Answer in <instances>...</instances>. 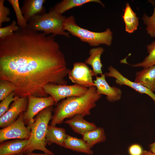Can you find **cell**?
Instances as JSON below:
<instances>
[{"instance_id":"obj_1","label":"cell","mask_w":155,"mask_h":155,"mask_svg":"<svg viewBox=\"0 0 155 155\" xmlns=\"http://www.w3.org/2000/svg\"><path fill=\"white\" fill-rule=\"evenodd\" d=\"M69 70L52 34L26 28L0 38V80L16 86L15 96L47 97L44 87L66 85Z\"/></svg>"},{"instance_id":"obj_2","label":"cell","mask_w":155,"mask_h":155,"mask_svg":"<svg viewBox=\"0 0 155 155\" xmlns=\"http://www.w3.org/2000/svg\"><path fill=\"white\" fill-rule=\"evenodd\" d=\"M95 86L88 88L86 92L80 96L68 97L58 102L53 110L51 125L55 126L62 123L65 119L70 118L77 115L84 117L90 114V110L96 105L101 98Z\"/></svg>"},{"instance_id":"obj_3","label":"cell","mask_w":155,"mask_h":155,"mask_svg":"<svg viewBox=\"0 0 155 155\" xmlns=\"http://www.w3.org/2000/svg\"><path fill=\"white\" fill-rule=\"evenodd\" d=\"M53 111V106L49 107L39 112L34 117V122L29 126L30 135L23 154L38 150L50 155H54L51 151L46 148L45 140L47 128L52 118Z\"/></svg>"},{"instance_id":"obj_4","label":"cell","mask_w":155,"mask_h":155,"mask_svg":"<svg viewBox=\"0 0 155 155\" xmlns=\"http://www.w3.org/2000/svg\"><path fill=\"white\" fill-rule=\"evenodd\" d=\"M66 17L57 13L52 8L48 13L36 15L28 22L27 28L37 32L42 31L46 35L52 34L69 38V33L63 28V24Z\"/></svg>"},{"instance_id":"obj_5","label":"cell","mask_w":155,"mask_h":155,"mask_svg":"<svg viewBox=\"0 0 155 155\" xmlns=\"http://www.w3.org/2000/svg\"><path fill=\"white\" fill-rule=\"evenodd\" d=\"M63 28L69 34L92 46L100 44L109 46L112 43L113 32L110 29L107 28L105 31L100 32L90 31L79 26L72 15L66 17L63 22Z\"/></svg>"},{"instance_id":"obj_6","label":"cell","mask_w":155,"mask_h":155,"mask_svg":"<svg viewBox=\"0 0 155 155\" xmlns=\"http://www.w3.org/2000/svg\"><path fill=\"white\" fill-rule=\"evenodd\" d=\"M88 89L76 84L67 85L49 84L44 87L45 92L53 98L55 105L60 100L65 98L83 95L86 92Z\"/></svg>"},{"instance_id":"obj_7","label":"cell","mask_w":155,"mask_h":155,"mask_svg":"<svg viewBox=\"0 0 155 155\" xmlns=\"http://www.w3.org/2000/svg\"><path fill=\"white\" fill-rule=\"evenodd\" d=\"M24 113L9 126L0 130V142L9 140H28L30 135V128L26 126L24 120Z\"/></svg>"},{"instance_id":"obj_8","label":"cell","mask_w":155,"mask_h":155,"mask_svg":"<svg viewBox=\"0 0 155 155\" xmlns=\"http://www.w3.org/2000/svg\"><path fill=\"white\" fill-rule=\"evenodd\" d=\"M27 97L28 107L24 114V122L27 126H30L33 123L35 117L40 111L55 105L54 100L51 96L39 97L30 95Z\"/></svg>"},{"instance_id":"obj_9","label":"cell","mask_w":155,"mask_h":155,"mask_svg":"<svg viewBox=\"0 0 155 155\" xmlns=\"http://www.w3.org/2000/svg\"><path fill=\"white\" fill-rule=\"evenodd\" d=\"M68 75L70 80L75 84L87 88L95 86L92 79L94 76L92 71L85 63H74Z\"/></svg>"},{"instance_id":"obj_10","label":"cell","mask_w":155,"mask_h":155,"mask_svg":"<svg viewBox=\"0 0 155 155\" xmlns=\"http://www.w3.org/2000/svg\"><path fill=\"white\" fill-rule=\"evenodd\" d=\"M16 96L15 100L11 103L7 111L0 117V127L5 128L14 122L20 114L25 112L27 109L28 97Z\"/></svg>"},{"instance_id":"obj_11","label":"cell","mask_w":155,"mask_h":155,"mask_svg":"<svg viewBox=\"0 0 155 155\" xmlns=\"http://www.w3.org/2000/svg\"><path fill=\"white\" fill-rule=\"evenodd\" d=\"M108 71L105 73L104 74L106 76L115 78V82L117 84L129 86L141 94L148 95L155 101V94L148 88L139 83L130 81L111 65L108 68Z\"/></svg>"},{"instance_id":"obj_12","label":"cell","mask_w":155,"mask_h":155,"mask_svg":"<svg viewBox=\"0 0 155 155\" xmlns=\"http://www.w3.org/2000/svg\"><path fill=\"white\" fill-rule=\"evenodd\" d=\"M104 74L100 76H96L94 80L97 93L106 96L109 102H113L119 100L122 96V92L119 88L110 86L106 80Z\"/></svg>"},{"instance_id":"obj_13","label":"cell","mask_w":155,"mask_h":155,"mask_svg":"<svg viewBox=\"0 0 155 155\" xmlns=\"http://www.w3.org/2000/svg\"><path fill=\"white\" fill-rule=\"evenodd\" d=\"M45 0H25L21 9L27 22L34 16L45 13L46 11L43 4Z\"/></svg>"},{"instance_id":"obj_14","label":"cell","mask_w":155,"mask_h":155,"mask_svg":"<svg viewBox=\"0 0 155 155\" xmlns=\"http://www.w3.org/2000/svg\"><path fill=\"white\" fill-rule=\"evenodd\" d=\"M135 82L148 88L152 92L155 91V65L144 68L135 73Z\"/></svg>"},{"instance_id":"obj_15","label":"cell","mask_w":155,"mask_h":155,"mask_svg":"<svg viewBox=\"0 0 155 155\" xmlns=\"http://www.w3.org/2000/svg\"><path fill=\"white\" fill-rule=\"evenodd\" d=\"M84 117L82 115H77L67 120L65 122L75 132L82 135L86 133L97 127L94 124L87 121Z\"/></svg>"},{"instance_id":"obj_16","label":"cell","mask_w":155,"mask_h":155,"mask_svg":"<svg viewBox=\"0 0 155 155\" xmlns=\"http://www.w3.org/2000/svg\"><path fill=\"white\" fill-rule=\"evenodd\" d=\"M28 141L27 139H16L1 143L0 155H13L23 153Z\"/></svg>"},{"instance_id":"obj_17","label":"cell","mask_w":155,"mask_h":155,"mask_svg":"<svg viewBox=\"0 0 155 155\" xmlns=\"http://www.w3.org/2000/svg\"><path fill=\"white\" fill-rule=\"evenodd\" d=\"M67 135L64 128L49 125L45 137V142L47 145L55 143L63 147Z\"/></svg>"},{"instance_id":"obj_18","label":"cell","mask_w":155,"mask_h":155,"mask_svg":"<svg viewBox=\"0 0 155 155\" xmlns=\"http://www.w3.org/2000/svg\"><path fill=\"white\" fill-rule=\"evenodd\" d=\"M104 51V49L101 47L91 49L89 51L90 56L85 61L86 64L92 67L94 75L95 76L103 74V65L101 62V57Z\"/></svg>"},{"instance_id":"obj_19","label":"cell","mask_w":155,"mask_h":155,"mask_svg":"<svg viewBox=\"0 0 155 155\" xmlns=\"http://www.w3.org/2000/svg\"><path fill=\"white\" fill-rule=\"evenodd\" d=\"M65 148L76 152L91 155L93 152L82 139H79L67 135L63 146Z\"/></svg>"},{"instance_id":"obj_20","label":"cell","mask_w":155,"mask_h":155,"mask_svg":"<svg viewBox=\"0 0 155 155\" xmlns=\"http://www.w3.org/2000/svg\"><path fill=\"white\" fill-rule=\"evenodd\" d=\"M122 17L125 24L126 32L132 33L137 30L139 25V18L128 3L126 4Z\"/></svg>"},{"instance_id":"obj_21","label":"cell","mask_w":155,"mask_h":155,"mask_svg":"<svg viewBox=\"0 0 155 155\" xmlns=\"http://www.w3.org/2000/svg\"><path fill=\"white\" fill-rule=\"evenodd\" d=\"M91 2L97 3L105 7L104 5L100 0H63L56 4L53 9L57 13L62 14L70 9Z\"/></svg>"},{"instance_id":"obj_22","label":"cell","mask_w":155,"mask_h":155,"mask_svg":"<svg viewBox=\"0 0 155 155\" xmlns=\"http://www.w3.org/2000/svg\"><path fill=\"white\" fill-rule=\"evenodd\" d=\"M82 136V139L91 148L96 144L103 142L106 140L104 130L101 127L88 131Z\"/></svg>"},{"instance_id":"obj_23","label":"cell","mask_w":155,"mask_h":155,"mask_svg":"<svg viewBox=\"0 0 155 155\" xmlns=\"http://www.w3.org/2000/svg\"><path fill=\"white\" fill-rule=\"evenodd\" d=\"M146 49L148 55L140 63L131 65L134 67H142L147 68L155 65V41L148 45Z\"/></svg>"},{"instance_id":"obj_24","label":"cell","mask_w":155,"mask_h":155,"mask_svg":"<svg viewBox=\"0 0 155 155\" xmlns=\"http://www.w3.org/2000/svg\"><path fill=\"white\" fill-rule=\"evenodd\" d=\"M7 1L12 6L16 15L17 24L20 29L27 28L28 22L24 18L20 7L18 0H8Z\"/></svg>"},{"instance_id":"obj_25","label":"cell","mask_w":155,"mask_h":155,"mask_svg":"<svg viewBox=\"0 0 155 155\" xmlns=\"http://www.w3.org/2000/svg\"><path fill=\"white\" fill-rule=\"evenodd\" d=\"M154 7V11L152 14L148 16L144 13L142 17L144 24L146 25V30L147 34L152 38L155 37V7L154 3L152 2Z\"/></svg>"},{"instance_id":"obj_26","label":"cell","mask_w":155,"mask_h":155,"mask_svg":"<svg viewBox=\"0 0 155 155\" xmlns=\"http://www.w3.org/2000/svg\"><path fill=\"white\" fill-rule=\"evenodd\" d=\"M16 86L9 81L0 80V101H1L11 93L15 92Z\"/></svg>"},{"instance_id":"obj_27","label":"cell","mask_w":155,"mask_h":155,"mask_svg":"<svg viewBox=\"0 0 155 155\" xmlns=\"http://www.w3.org/2000/svg\"><path fill=\"white\" fill-rule=\"evenodd\" d=\"M17 22L15 20L12 21L9 25L0 28V38L9 36L20 29L18 26L16 25Z\"/></svg>"},{"instance_id":"obj_28","label":"cell","mask_w":155,"mask_h":155,"mask_svg":"<svg viewBox=\"0 0 155 155\" xmlns=\"http://www.w3.org/2000/svg\"><path fill=\"white\" fill-rule=\"evenodd\" d=\"M15 98V92H13L1 101L0 103V117L7 111L11 103Z\"/></svg>"},{"instance_id":"obj_29","label":"cell","mask_w":155,"mask_h":155,"mask_svg":"<svg viewBox=\"0 0 155 155\" xmlns=\"http://www.w3.org/2000/svg\"><path fill=\"white\" fill-rule=\"evenodd\" d=\"M5 0H0V27H2V24L7 22L11 20V18L8 16L10 13L9 8L4 5Z\"/></svg>"},{"instance_id":"obj_30","label":"cell","mask_w":155,"mask_h":155,"mask_svg":"<svg viewBox=\"0 0 155 155\" xmlns=\"http://www.w3.org/2000/svg\"><path fill=\"white\" fill-rule=\"evenodd\" d=\"M144 150L139 144H133L128 148V152L129 155H142Z\"/></svg>"},{"instance_id":"obj_31","label":"cell","mask_w":155,"mask_h":155,"mask_svg":"<svg viewBox=\"0 0 155 155\" xmlns=\"http://www.w3.org/2000/svg\"><path fill=\"white\" fill-rule=\"evenodd\" d=\"M142 155H155L154 153L150 151L144 150L143 153Z\"/></svg>"},{"instance_id":"obj_32","label":"cell","mask_w":155,"mask_h":155,"mask_svg":"<svg viewBox=\"0 0 155 155\" xmlns=\"http://www.w3.org/2000/svg\"><path fill=\"white\" fill-rule=\"evenodd\" d=\"M149 147L150 151L155 153V142L150 144Z\"/></svg>"},{"instance_id":"obj_33","label":"cell","mask_w":155,"mask_h":155,"mask_svg":"<svg viewBox=\"0 0 155 155\" xmlns=\"http://www.w3.org/2000/svg\"><path fill=\"white\" fill-rule=\"evenodd\" d=\"M25 155H50L49 154L44 153H34L32 152L26 154Z\"/></svg>"},{"instance_id":"obj_34","label":"cell","mask_w":155,"mask_h":155,"mask_svg":"<svg viewBox=\"0 0 155 155\" xmlns=\"http://www.w3.org/2000/svg\"><path fill=\"white\" fill-rule=\"evenodd\" d=\"M23 154H24L23 153H20V154H18L13 155H24Z\"/></svg>"},{"instance_id":"obj_35","label":"cell","mask_w":155,"mask_h":155,"mask_svg":"<svg viewBox=\"0 0 155 155\" xmlns=\"http://www.w3.org/2000/svg\"><path fill=\"white\" fill-rule=\"evenodd\" d=\"M119 155V154H117V155Z\"/></svg>"},{"instance_id":"obj_36","label":"cell","mask_w":155,"mask_h":155,"mask_svg":"<svg viewBox=\"0 0 155 155\" xmlns=\"http://www.w3.org/2000/svg\"><path fill=\"white\" fill-rule=\"evenodd\" d=\"M155 103V101H154Z\"/></svg>"}]
</instances>
